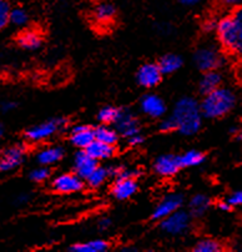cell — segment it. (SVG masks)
Returning <instances> with one entry per match:
<instances>
[{
	"instance_id": "cell-1",
	"label": "cell",
	"mask_w": 242,
	"mask_h": 252,
	"mask_svg": "<svg viewBox=\"0 0 242 252\" xmlns=\"http://www.w3.org/2000/svg\"><path fill=\"white\" fill-rule=\"evenodd\" d=\"M201 105L192 97H183L175 105L171 118L176 123V130L190 136L201 127Z\"/></svg>"
},
{
	"instance_id": "cell-2",
	"label": "cell",
	"mask_w": 242,
	"mask_h": 252,
	"mask_svg": "<svg viewBox=\"0 0 242 252\" xmlns=\"http://www.w3.org/2000/svg\"><path fill=\"white\" fill-rule=\"evenodd\" d=\"M236 105V95L226 88H218L205 95L201 111L205 118L217 119L227 115Z\"/></svg>"
},
{
	"instance_id": "cell-3",
	"label": "cell",
	"mask_w": 242,
	"mask_h": 252,
	"mask_svg": "<svg viewBox=\"0 0 242 252\" xmlns=\"http://www.w3.org/2000/svg\"><path fill=\"white\" fill-rule=\"evenodd\" d=\"M67 121L62 118L48 120L45 123L39 124V125L32 126V127L28 129L27 132H25V137L31 142L43 141V140L49 139L54 134H57V131L65 127Z\"/></svg>"
},
{
	"instance_id": "cell-4",
	"label": "cell",
	"mask_w": 242,
	"mask_h": 252,
	"mask_svg": "<svg viewBox=\"0 0 242 252\" xmlns=\"http://www.w3.org/2000/svg\"><path fill=\"white\" fill-rule=\"evenodd\" d=\"M217 36L221 45L230 51L237 50V29L235 24L234 15L223 16L222 19L216 24Z\"/></svg>"
},
{
	"instance_id": "cell-5",
	"label": "cell",
	"mask_w": 242,
	"mask_h": 252,
	"mask_svg": "<svg viewBox=\"0 0 242 252\" xmlns=\"http://www.w3.org/2000/svg\"><path fill=\"white\" fill-rule=\"evenodd\" d=\"M190 226V215L185 211H175L162 219L161 230L169 235H182Z\"/></svg>"
},
{
	"instance_id": "cell-6",
	"label": "cell",
	"mask_w": 242,
	"mask_h": 252,
	"mask_svg": "<svg viewBox=\"0 0 242 252\" xmlns=\"http://www.w3.org/2000/svg\"><path fill=\"white\" fill-rule=\"evenodd\" d=\"M24 145H13L0 154V172H6L22 165L25 158Z\"/></svg>"
},
{
	"instance_id": "cell-7",
	"label": "cell",
	"mask_w": 242,
	"mask_h": 252,
	"mask_svg": "<svg viewBox=\"0 0 242 252\" xmlns=\"http://www.w3.org/2000/svg\"><path fill=\"white\" fill-rule=\"evenodd\" d=\"M195 63H196L197 67L202 71H211V70H216L220 67L221 63V55L218 51L212 46H205V48H200L195 54Z\"/></svg>"
},
{
	"instance_id": "cell-8",
	"label": "cell",
	"mask_w": 242,
	"mask_h": 252,
	"mask_svg": "<svg viewBox=\"0 0 242 252\" xmlns=\"http://www.w3.org/2000/svg\"><path fill=\"white\" fill-rule=\"evenodd\" d=\"M55 192L74 193L83 189V179L76 174H62L55 177L51 184Z\"/></svg>"
},
{
	"instance_id": "cell-9",
	"label": "cell",
	"mask_w": 242,
	"mask_h": 252,
	"mask_svg": "<svg viewBox=\"0 0 242 252\" xmlns=\"http://www.w3.org/2000/svg\"><path fill=\"white\" fill-rule=\"evenodd\" d=\"M162 78V71L159 64H145L137 70V83L144 88H155Z\"/></svg>"
},
{
	"instance_id": "cell-10",
	"label": "cell",
	"mask_w": 242,
	"mask_h": 252,
	"mask_svg": "<svg viewBox=\"0 0 242 252\" xmlns=\"http://www.w3.org/2000/svg\"><path fill=\"white\" fill-rule=\"evenodd\" d=\"M182 201V196L179 195V193H171V195L165 196L156 206V209L153 210L152 219L153 220H162V219L167 218L169 215L174 214L180 209Z\"/></svg>"
},
{
	"instance_id": "cell-11",
	"label": "cell",
	"mask_w": 242,
	"mask_h": 252,
	"mask_svg": "<svg viewBox=\"0 0 242 252\" xmlns=\"http://www.w3.org/2000/svg\"><path fill=\"white\" fill-rule=\"evenodd\" d=\"M139 185L135 177H116L111 193L118 200H127L136 193Z\"/></svg>"
},
{
	"instance_id": "cell-12",
	"label": "cell",
	"mask_w": 242,
	"mask_h": 252,
	"mask_svg": "<svg viewBox=\"0 0 242 252\" xmlns=\"http://www.w3.org/2000/svg\"><path fill=\"white\" fill-rule=\"evenodd\" d=\"M96 167L97 160H95L91 155H89L86 150L79 151L75 155L74 169H75V174L79 175L83 180L88 179Z\"/></svg>"
},
{
	"instance_id": "cell-13",
	"label": "cell",
	"mask_w": 242,
	"mask_h": 252,
	"mask_svg": "<svg viewBox=\"0 0 242 252\" xmlns=\"http://www.w3.org/2000/svg\"><path fill=\"white\" fill-rule=\"evenodd\" d=\"M181 167L182 165H181L180 156L175 155L160 156L155 162V171L165 177L174 176L175 174H178Z\"/></svg>"
},
{
	"instance_id": "cell-14",
	"label": "cell",
	"mask_w": 242,
	"mask_h": 252,
	"mask_svg": "<svg viewBox=\"0 0 242 252\" xmlns=\"http://www.w3.org/2000/svg\"><path fill=\"white\" fill-rule=\"evenodd\" d=\"M140 106L143 113L152 119L161 118L165 114V111H166V105H165L164 100L153 94L144 96L143 100H141Z\"/></svg>"
},
{
	"instance_id": "cell-15",
	"label": "cell",
	"mask_w": 242,
	"mask_h": 252,
	"mask_svg": "<svg viewBox=\"0 0 242 252\" xmlns=\"http://www.w3.org/2000/svg\"><path fill=\"white\" fill-rule=\"evenodd\" d=\"M70 140L79 149L85 150L95 140V129L86 125H78L71 130Z\"/></svg>"
},
{
	"instance_id": "cell-16",
	"label": "cell",
	"mask_w": 242,
	"mask_h": 252,
	"mask_svg": "<svg viewBox=\"0 0 242 252\" xmlns=\"http://www.w3.org/2000/svg\"><path fill=\"white\" fill-rule=\"evenodd\" d=\"M115 126L118 132H120L121 135H124L126 137L132 136V135L140 131L137 119L135 118L134 114L129 113V111H121L120 116L116 120Z\"/></svg>"
},
{
	"instance_id": "cell-17",
	"label": "cell",
	"mask_w": 242,
	"mask_h": 252,
	"mask_svg": "<svg viewBox=\"0 0 242 252\" xmlns=\"http://www.w3.org/2000/svg\"><path fill=\"white\" fill-rule=\"evenodd\" d=\"M16 43L25 50H36L43 44V36L36 30H24L18 35Z\"/></svg>"
},
{
	"instance_id": "cell-18",
	"label": "cell",
	"mask_w": 242,
	"mask_h": 252,
	"mask_svg": "<svg viewBox=\"0 0 242 252\" xmlns=\"http://www.w3.org/2000/svg\"><path fill=\"white\" fill-rule=\"evenodd\" d=\"M85 150L88 151V154L91 155L95 160H106V158H110L111 156H114V154H115V148H114V145H110V144H106V142H102L96 139H95Z\"/></svg>"
},
{
	"instance_id": "cell-19",
	"label": "cell",
	"mask_w": 242,
	"mask_h": 252,
	"mask_svg": "<svg viewBox=\"0 0 242 252\" xmlns=\"http://www.w3.org/2000/svg\"><path fill=\"white\" fill-rule=\"evenodd\" d=\"M92 15H94L95 22L99 23V24H109L115 19L116 8L111 3H106V1L100 3L99 5L95 6Z\"/></svg>"
},
{
	"instance_id": "cell-20",
	"label": "cell",
	"mask_w": 242,
	"mask_h": 252,
	"mask_svg": "<svg viewBox=\"0 0 242 252\" xmlns=\"http://www.w3.org/2000/svg\"><path fill=\"white\" fill-rule=\"evenodd\" d=\"M62 155H64V150L59 146H50V148H45L40 150L36 155V160L40 165L44 166H49V165L57 164L58 161L61 160Z\"/></svg>"
},
{
	"instance_id": "cell-21",
	"label": "cell",
	"mask_w": 242,
	"mask_h": 252,
	"mask_svg": "<svg viewBox=\"0 0 242 252\" xmlns=\"http://www.w3.org/2000/svg\"><path fill=\"white\" fill-rule=\"evenodd\" d=\"M221 85V75L216 71V70H211V71H206L204 76L201 78L199 84L200 92L204 95L209 94V93L213 92L216 89L220 88Z\"/></svg>"
},
{
	"instance_id": "cell-22",
	"label": "cell",
	"mask_w": 242,
	"mask_h": 252,
	"mask_svg": "<svg viewBox=\"0 0 242 252\" xmlns=\"http://www.w3.org/2000/svg\"><path fill=\"white\" fill-rule=\"evenodd\" d=\"M109 244L105 240H94L85 244H75L69 247L70 252H106Z\"/></svg>"
},
{
	"instance_id": "cell-23",
	"label": "cell",
	"mask_w": 242,
	"mask_h": 252,
	"mask_svg": "<svg viewBox=\"0 0 242 252\" xmlns=\"http://www.w3.org/2000/svg\"><path fill=\"white\" fill-rule=\"evenodd\" d=\"M209 206H210V199L207 196L201 195V193L195 195L188 204L190 215L194 218H201L202 215L207 211Z\"/></svg>"
},
{
	"instance_id": "cell-24",
	"label": "cell",
	"mask_w": 242,
	"mask_h": 252,
	"mask_svg": "<svg viewBox=\"0 0 242 252\" xmlns=\"http://www.w3.org/2000/svg\"><path fill=\"white\" fill-rule=\"evenodd\" d=\"M95 139L110 144V145H115L119 140V132L118 130L113 129L106 124H102L95 129Z\"/></svg>"
},
{
	"instance_id": "cell-25",
	"label": "cell",
	"mask_w": 242,
	"mask_h": 252,
	"mask_svg": "<svg viewBox=\"0 0 242 252\" xmlns=\"http://www.w3.org/2000/svg\"><path fill=\"white\" fill-rule=\"evenodd\" d=\"M181 65H182V60L175 54H167V55L162 57L159 62V66L162 74L175 73L180 69Z\"/></svg>"
},
{
	"instance_id": "cell-26",
	"label": "cell",
	"mask_w": 242,
	"mask_h": 252,
	"mask_svg": "<svg viewBox=\"0 0 242 252\" xmlns=\"http://www.w3.org/2000/svg\"><path fill=\"white\" fill-rule=\"evenodd\" d=\"M180 160L182 167H192L197 166V165H201L205 161V155L202 153H200V151L191 150L185 153L182 156H180Z\"/></svg>"
},
{
	"instance_id": "cell-27",
	"label": "cell",
	"mask_w": 242,
	"mask_h": 252,
	"mask_svg": "<svg viewBox=\"0 0 242 252\" xmlns=\"http://www.w3.org/2000/svg\"><path fill=\"white\" fill-rule=\"evenodd\" d=\"M120 114L121 110L118 109V107L105 106L104 109H101V110L99 111L97 119H99V121H101L102 124L109 125V124H115L116 120L119 119V116H120Z\"/></svg>"
},
{
	"instance_id": "cell-28",
	"label": "cell",
	"mask_w": 242,
	"mask_h": 252,
	"mask_svg": "<svg viewBox=\"0 0 242 252\" xmlns=\"http://www.w3.org/2000/svg\"><path fill=\"white\" fill-rule=\"evenodd\" d=\"M108 177H109L108 169L97 166L96 169L92 171V174L86 179V181H88L89 186H91V188H99V186H101L102 184L105 183V180L108 179Z\"/></svg>"
},
{
	"instance_id": "cell-29",
	"label": "cell",
	"mask_w": 242,
	"mask_h": 252,
	"mask_svg": "<svg viewBox=\"0 0 242 252\" xmlns=\"http://www.w3.org/2000/svg\"><path fill=\"white\" fill-rule=\"evenodd\" d=\"M29 22V15L27 10L23 8H11L10 11V23L16 27H25Z\"/></svg>"
},
{
	"instance_id": "cell-30",
	"label": "cell",
	"mask_w": 242,
	"mask_h": 252,
	"mask_svg": "<svg viewBox=\"0 0 242 252\" xmlns=\"http://www.w3.org/2000/svg\"><path fill=\"white\" fill-rule=\"evenodd\" d=\"M195 252H220L222 251V246L215 240H201L197 242L196 246L194 247Z\"/></svg>"
},
{
	"instance_id": "cell-31",
	"label": "cell",
	"mask_w": 242,
	"mask_h": 252,
	"mask_svg": "<svg viewBox=\"0 0 242 252\" xmlns=\"http://www.w3.org/2000/svg\"><path fill=\"white\" fill-rule=\"evenodd\" d=\"M11 6L8 0H0V30L10 23Z\"/></svg>"
},
{
	"instance_id": "cell-32",
	"label": "cell",
	"mask_w": 242,
	"mask_h": 252,
	"mask_svg": "<svg viewBox=\"0 0 242 252\" xmlns=\"http://www.w3.org/2000/svg\"><path fill=\"white\" fill-rule=\"evenodd\" d=\"M29 177L34 183H43V181H45V180H48L50 177V170H49L48 166L41 165L38 169L31 170L29 174Z\"/></svg>"
},
{
	"instance_id": "cell-33",
	"label": "cell",
	"mask_w": 242,
	"mask_h": 252,
	"mask_svg": "<svg viewBox=\"0 0 242 252\" xmlns=\"http://www.w3.org/2000/svg\"><path fill=\"white\" fill-rule=\"evenodd\" d=\"M235 24L237 29V50L236 53H242V9L235 11L234 14Z\"/></svg>"
},
{
	"instance_id": "cell-34",
	"label": "cell",
	"mask_w": 242,
	"mask_h": 252,
	"mask_svg": "<svg viewBox=\"0 0 242 252\" xmlns=\"http://www.w3.org/2000/svg\"><path fill=\"white\" fill-rule=\"evenodd\" d=\"M226 200L230 202V205H231L232 207L242 206V190H239L236 191V192H234L232 195H230Z\"/></svg>"
},
{
	"instance_id": "cell-35",
	"label": "cell",
	"mask_w": 242,
	"mask_h": 252,
	"mask_svg": "<svg viewBox=\"0 0 242 252\" xmlns=\"http://www.w3.org/2000/svg\"><path fill=\"white\" fill-rule=\"evenodd\" d=\"M160 130L164 132H169V131H172V130H176V123L174 121V119L172 118L166 119V120L161 121V124H160Z\"/></svg>"
},
{
	"instance_id": "cell-36",
	"label": "cell",
	"mask_w": 242,
	"mask_h": 252,
	"mask_svg": "<svg viewBox=\"0 0 242 252\" xmlns=\"http://www.w3.org/2000/svg\"><path fill=\"white\" fill-rule=\"evenodd\" d=\"M127 140H129V144L132 146H136V145H140V144H143L144 142V137L141 136L140 132H137V134L132 135V136L127 137Z\"/></svg>"
},
{
	"instance_id": "cell-37",
	"label": "cell",
	"mask_w": 242,
	"mask_h": 252,
	"mask_svg": "<svg viewBox=\"0 0 242 252\" xmlns=\"http://www.w3.org/2000/svg\"><path fill=\"white\" fill-rule=\"evenodd\" d=\"M16 104L14 101H4L3 104H1V106H0V109H1L3 113H9V111L14 110Z\"/></svg>"
},
{
	"instance_id": "cell-38",
	"label": "cell",
	"mask_w": 242,
	"mask_h": 252,
	"mask_svg": "<svg viewBox=\"0 0 242 252\" xmlns=\"http://www.w3.org/2000/svg\"><path fill=\"white\" fill-rule=\"evenodd\" d=\"M111 226V220L110 219H101V220L99 221V228L100 230H108L109 227Z\"/></svg>"
},
{
	"instance_id": "cell-39",
	"label": "cell",
	"mask_w": 242,
	"mask_h": 252,
	"mask_svg": "<svg viewBox=\"0 0 242 252\" xmlns=\"http://www.w3.org/2000/svg\"><path fill=\"white\" fill-rule=\"evenodd\" d=\"M242 0H220V3L225 6H236L241 3Z\"/></svg>"
},
{
	"instance_id": "cell-40",
	"label": "cell",
	"mask_w": 242,
	"mask_h": 252,
	"mask_svg": "<svg viewBox=\"0 0 242 252\" xmlns=\"http://www.w3.org/2000/svg\"><path fill=\"white\" fill-rule=\"evenodd\" d=\"M218 209L222 210V211H230V210L232 209V206L230 205V202L227 201V200H225V201H221L220 204H218Z\"/></svg>"
},
{
	"instance_id": "cell-41",
	"label": "cell",
	"mask_w": 242,
	"mask_h": 252,
	"mask_svg": "<svg viewBox=\"0 0 242 252\" xmlns=\"http://www.w3.org/2000/svg\"><path fill=\"white\" fill-rule=\"evenodd\" d=\"M28 201H29V196L25 195V193H22V195H19L16 197V202H18V204H25V202Z\"/></svg>"
},
{
	"instance_id": "cell-42",
	"label": "cell",
	"mask_w": 242,
	"mask_h": 252,
	"mask_svg": "<svg viewBox=\"0 0 242 252\" xmlns=\"http://www.w3.org/2000/svg\"><path fill=\"white\" fill-rule=\"evenodd\" d=\"M183 5H195V4L200 3L201 0H180Z\"/></svg>"
},
{
	"instance_id": "cell-43",
	"label": "cell",
	"mask_w": 242,
	"mask_h": 252,
	"mask_svg": "<svg viewBox=\"0 0 242 252\" xmlns=\"http://www.w3.org/2000/svg\"><path fill=\"white\" fill-rule=\"evenodd\" d=\"M237 134V139H240V140H242V129H240L239 131H235Z\"/></svg>"
},
{
	"instance_id": "cell-44",
	"label": "cell",
	"mask_w": 242,
	"mask_h": 252,
	"mask_svg": "<svg viewBox=\"0 0 242 252\" xmlns=\"http://www.w3.org/2000/svg\"><path fill=\"white\" fill-rule=\"evenodd\" d=\"M3 135H4V127H3V125L0 124V139L3 137Z\"/></svg>"
}]
</instances>
